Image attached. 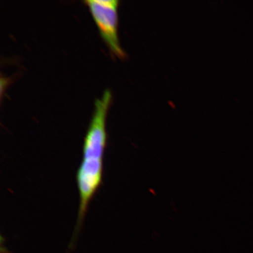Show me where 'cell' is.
Returning <instances> with one entry per match:
<instances>
[{
  "mask_svg": "<svg viewBox=\"0 0 253 253\" xmlns=\"http://www.w3.org/2000/svg\"><path fill=\"white\" fill-rule=\"evenodd\" d=\"M112 98V93L107 89L102 96L95 100L93 115L84 138L82 159L77 173L80 201L77 222L72 239L74 242H77L83 226L90 202L102 184L107 141L106 117Z\"/></svg>",
  "mask_w": 253,
  "mask_h": 253,
  "instance_id": "obj_1",
  "label": "cell"
},
{
  "mask_svg": "<svg viewBox=\"0 0 253 253\" xmlns=\"http://www.w3.org/2000/svg\"><path fill=\"white\" fill-rule=\"evenodd\" d=\"M1 253H9L8 250L5 248H1Z\"/></svg>",
  "mask_w": 253,
  "mask_h": 253,
  "instance_id": "obj_3",
  "label": "cell"
},
{
  "mask_svg": "<svg viewBox=\"0 0 253 253\" xmlns=\"http://www.w3.org/2000/svg\"><path fill=\"white\" fill-rule=\"evenodd\" d=\"M84 2L110 51L119 58H124L126 53L120 45L118 37V0H86Z\"/></svg>",
  "mask_w": 253,
  "mask_h": 253,
  "instance_id": "obj_2",
  "label": "cell"
}]
</instances>
